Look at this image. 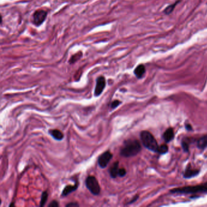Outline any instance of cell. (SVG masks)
Instances as JSON below:
<instances>
[{
	"instance_id": "21",
	"label": "cell",
	"mask_w": 207,
	"mask_h": 207,
	"mask_svg": "<svg viewBox=\"0 0 207 207\" xmlns=\"http://www.w3.org/2000/svg\"><path fill=\"white\" fill-rule=\"evenodd\" d=\"M126 174V171L125 170V169H124V168L119 169L118 176H119L120 177H123L125 176Z\"/></svg>"
},
{
	"instance_id": "7",
	"label": "cell",
	"mask_w": 207,
	"mask_h": 207,
	"mask_svg": "<svg viewBox=\"0 0 207 207\" xmlns=\"http://www.w3.org/2000/svg\"><path fill=\"white\" fill-rule=\"evenodd\" d=\"M106 86V80L103 76H100L97 79L96 85L94 90V95L99 96L104 90Z\"/></svg>"
},
{
	"instance_id": "2",
	"label": "cell",
	"mask_w": 207,
	"mask_h": 207,
	"mask_svg": "<svg viewBox=\"0 0 207 207\" xmlns=\"http://www.w3.org/2000/svg\"><path fill=\"white\" fill-rule=\"evenodd\" d=\"M172 194H196L199 192H207V182L195 185V186H188L182 188H174L170 190Z\"/></svg>"
},
{
	"instance_id": "11",
	"label": "cell",
	"mask_w": 207,
	"mask_h": 207,
	"mask_svg": "<svg viewBox=\"0 0 207 207\" xmlns=\"http://www.w3.org/2000/svg\"><path fill=\"white\" fill-rule=\"evenodd\" d=\"M145 72L146 69L144 66L143 65H139L135 67L134 73L138 78H141L143 77V75L145 74Z\"/></svg>"
},
{
	"instance_id": "9",
	"label": "cell",
	"mask_w": 207,
	"mask_h": 207,
	"mask_svg": "<svg viewBox=\"0 0 207 207\" xmlns=\"http://www.w3.org/2000/svg\"><path fill=\"white\" fill-rule=\"evenodd\" d=\"M78 183H76L74 185H67L65 187L64 190L62 191V194H61V196L62 197H66L67 195H69L72 192H74L75 191H76L78 188Z\"/></svg>"
},
{
	"instance_id": "23",
	"label": "cell",
	"mask_w": 207,
	"mask_h": 207,
	"mask_svg": "<svg viewBox=\"0 0 207 207\" xmlns=\"http://www.w3.org/2000/svg\"><path fill=\"white\" fill-rule=\"evenodd\" d=\"M79 205L77 202H71L66 205V206H78Z\"/></svg>"
},
{
	"instance_id": "3",
	"label": "cell",
	"mask_w": 207,
	"mask_h": 207,
	"mask_svg": "<svg viewBox=\"0 0 207 207\" xmlns=\"http://www.w3.org/2000/svg\"><path fill=\"white\" fill-rule=\"evenodd\" d=\"M140 139L144 147L154 152L158 151V143L154 137L147 131H143L140 133Z\"/></svg>"
},
{
	"instance_id": "19",
	"label": "cell",
	"mask_w": 207,
	"mask_h": 207,
	"mask_svg": "<svg viewBox=\"0 0 207 207\" xmlns=\"http://www.w3.org/2000/svg\"><path fill=\"white\" fill-rule=\"evenodd\" d=\"M122 103V102L119 100H115L114 101L112 102L111 103V109H115L116 108L118 107L120 104Z\"/></svg>"
},
{
	"instance_id": "4",
	"label": "cell",
	"mask_w": 207,
	"mask_h": 207,
	"mask_svg": "<svg viewBox=\"0 0 207 207\" xmlns=\"http://www.w3.org/2000/svg\"><path fill=\"white\" fill-rule=\"evenodd\" d=\"M86 188L92 194L97 196L100 192V187L97 179L92 176H88L85 181Z\"/></svg>"
},
{
	"instance_id": "18",
	"label": "cell",
	"mask_w": 207,
	"mask_h": 207,
	"mask_svg": "<svg viewBox=\"0 0 207 207\" xmlns=\"http://www.w3.org/2000/svg\"><path fill=\"white\" fill-rule=\"evenodd\" d=\"M168 151V148L167 144H162V145L158 147L157 153H158L160 154H163L167 153Z\"/></svg>"
},
{
	"instance_id": "26",
	"label": "cell",
	"mask_w": 207,
	"mask_h": 207,
	"mask_svg": "<svg viewBox=\"0 0 207 207\" xmlns=\"http://www.w3.org/2000/svg\"><path fill=\"white\" fill-rule=\"evenodd\" d=\"M13 205H14V204H10L9 206H13Z\"/></svg>"
},
{
	"instance_id": "15",
	"label": "cell",
	"mask_w": 207,
	"mask_h": 207,
	"mask_svg": "<svg viewBox=\"0 0 207 207\" xmlns=\"http://www.w3.org/2000/svg\"><path fill=\"white\" fill-rule=\"evenodd\" d=\"M179 1H176L174 4H172L169 5V6H168V7H167L166 9L164 10V13H165V14L169 15V14H170L171 12H172V11L174 10V8H176V5L179 3Z\"/></svg>"
},
{
	"instance_id": "22",
	"label": "cell",
	"mask_w": 207,
	"mask_h": 207,
	"mask_svg": "<svg viewBox=\"0 0 207 207\" xmlns=\"http://www.w3.org/2000/svg\"><path fill=\"white\" fill-rule=\"evenodd\" d=\"M48 206H49V207H57L59 206V204L57 201H53L49 204V205Z\"/></svg>"
},
{
	"instance_id": "6",
	"label": "cell",
	"mask_w": 207,
	"mask_h": 207,
	"mask_svg": "<svg viewBox=\"0 0 207 207\" xmlns=\"http://www.w3.org/2000/svg\"><path fill=\"white\" fill-rule=\"evenodd\" d=\"M113 157V154L109 151L103 153L102 154H101L99 156L98 158L99 166L102 169L105 168L107 167L108 163H109V162L112 159Z\"/></svg>"
},
{
	"instance_id": "12",
	"label": "cell",
	"mask_w": 207,
	"mask_h": 207,
	"mask_svg": "<svg viewBox=\"0 0 207 207\" xmlns=\"http://www.w3.org/2000/svg\"><path fill=\"white\" fill-rule=\"evenodd\" d=\"M49 133L53 139L57 140H61L64 137L63 134L58 129H51L49 131Z\"/></svg>"
},
{
	"instance_id": "8",
	"label": "cell",
	"mask_w": 207,
	"mask_h": 207,
	"mask_svg": "<svg viewBox=\"0 0 207 207\" xmlns=\"http://www.w3.org/2000/svg\"><path fill=\"white\" fill-rule=\"evenodd\" d=\"M119 162H115L113 164L112 166L110 167V168L109 169V172L110 176L111 177V178L115 179L117 176H118L119 171Z\"/></svg>"
},
{
	"instance_id": "13",
	"label": "cell",
	"mask_w": 207,
	"mask_h": 207,
	"mask_svg": "<svg viewBox=\"0 0 207 207\" xmlns=\"http://www.w3.org/2000/svg\"><path fill=\"white\" fill-rule=\"evenodd\" d=\"M199 170L188 168L185 171L183 177L186 179H190L197 176L199 174Z\"/></svg>"
},
{
	"instance_id": "1",
	"label": "cell",
	"mask_w": 207,
	"mask_h": 207,
	"mask_svg": "<svg viewBox=\"0 0 207 207\" xmlns=\"http://www.w3.org/2000/svg\"><path fill=\"white\" fill-rule=\"evenodd\" d=\"M142 149L140 142L137 140H128L125 142L120 154L124 157H133L139 154Z\"/></svg>"
},
{
	"instance_id": "20",
	"label": "cell",
	"mask_w": 207,
	"mask_h": 207,
	"mask_svg": "<svg viewBox=\"0 0 207 207\" xmlns=\"http://www.w3.org/2000/svg\"><path fill=\"white\" fill-rule=\"evenodd\" d=\"M182 147L185 152H188L189 149V144L188 142L183 141L182 143Z\"/></svg>"
},
{
	"instance_id": "10",
	"label": "cell",
	"mask_w": 207,
	"mask_h": 207,
	"mask_svg": "<svg viewBox=\"0 0 207 207\" xmlns=\"http://www.w3.org/2000/svg\"><path fill=\"white\" fill-rule=\"evenodd\" d=\"M163 137L164 140L166 142L168 143V142H171L172 139H174V133L173 129L171 128L167 129L166 130V131L164 133Z\"/></svg>"
},
{
	"instance_id": "5",
	"label": "cell",
	"mask_w": 207,
	"mask_h": 207,
	"mask_svg": "<svg viewBox=\"0 0 207 207\" xmlns=\"http://www.w3.org/2000/svg\"><path fill=\"white\" fill-rule=\"evenodd\" d=\"M47 15V12L44 10L40 9L33 13L32 16V23L36 26H40L46 20Z\"/></svg>"
},
{
	"instance_id": "24",
	"label": "cell",
	"mask_w": 207,
	"mask_h": 207,
	"mask_svg": "<svg viewBox=\"0 0 207 207\" xmlns=\"http://www.w3.org/2000/svg\"><path fill=\"white\" fill-rule=\"evenodd\" d=\"M138 198H139V196H135L133 199V200H132V201H131L129 202H128V204H133V202H134L135 201H137V200L138 199Z\"/></svg>"
},
{
	"instance_id": "25",
	"label": "cell",
	"mask_w": 207,
	"mask_h": 207,
	"mask_svg": "<svg viewBox=\"0 0 207 207\" xmlns=\"http://www.w3.org/2000/svg\"><path fill=\"white\" fill-rule=\"evenodd\" d=\"M185 128H186V129H187V130H188V131L192 130V127L190 125H189V124H188V125H186Z\"/></svg>"
},
{
	"instance_id": "16",
	"label": "cell",
	"mask_w": 207,
	"mask_h": 207,
	"mask_svg": "<svg viewBox=\"0 0 207 207\" xmlns=\"http://www.w3.org/2000/svg\"><path fill=\"white\" fill-rule=\"evenodd\" d=\"M82 56H83V55H82V53L81 52H79L78 53H76L75 54H74V56H72L71 57V58L69 60V62L70 64L72 65V64L75 63L76 61H77L79 59H80V58L82 57Z\"/></svg>"
},
{
	"instance_id": "17",
	"label": "cell",
	"mask_w": 207,
	"mask_h": 207,
	"mask_svg": "<svg viewBox=\"0 0 207 207\" xmlns=\"http://www.w3.org/2000/svg\"><path fill=\"white\" fill-rule=\"evenodd\" d=\"M47 197H48V194L47 191H44L42 193V195H41V201H40V206H43L45 205L46 202H47Z\"/></svg>"
},
{
	"instance_id": "14",
	"label": "cell",
	"mask_w": 207,
	"mask_h": 207,
	"mask_svg": "<svg viewBox=\"0 0 207 207\" xmlns=\"http://www.w3.org/2000/svg\"><path fill=\"white\" fill-rule=\"evenodd\" d=\"M197 147L201 149H204L207 147V135H205L197 140Z\"/></svg>"
}]
</instances>
